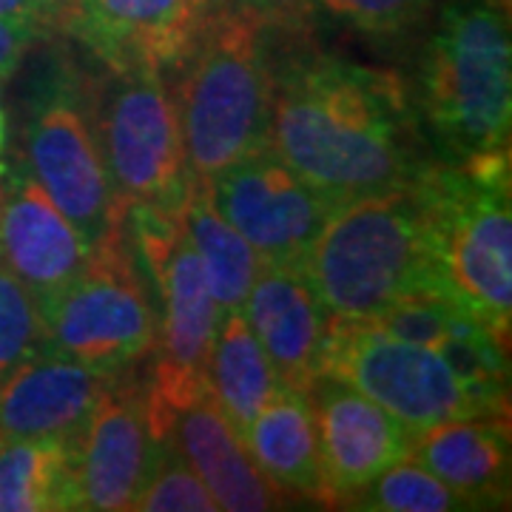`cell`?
Listing matches in <instances>:
<instances>
[{
  "mask_svg": "<svg viewBox=\"0 0 512 512\" xmlns=\"http://www.w3.org/2000/svg\"><path fill=\"white\" fill-rule=\"evenodd\" d=\"M268 146L333 202L410 188L430 165L402 80L319 52L274 60Z\"/></svg>",
  "mask_w": 512,
  "mask_h": 512,
  "instance_id": "1",
  "label": "cell"
},
{
  "mask_svg": "<svg viewBox=\"0 0 512 512\" xmlns=\"http://www.w3.org/2000/svg\"><path fill=\"white\" fill-rule=\"evenodd\" d=\"M413 194L427 242L430 288L510 342V148L461 163H430L413 183Z\"/></svg>",
  "mask_w": 512,
  "mask_h": 512,
  "instance_id": "2",
  "label": "cell"
},
{
  "mask_svg": "<svg viewBox=\"0 0 512 512\" xmlns=\"http://www.w3.org/2000/svg\"><path fill=\"white\" fill-rule=\"evenodd\" d=\"M262 18L208 6L180 66L177 92L185 157L194 180H214L256 148L268 146L274 97V46Z\"/></svg>",
  "mask_w": 512,
  "mask_h": 512,
  "instance_id": "3",
  "label": "cell"
},
{
  "mask_svg": "<svg viewBox=\"0 0 512 512\" xmlns=\"http://www.w3.org/2000/svg\"><path fill=\"white\" fill-rule=\"evenodd\" d=\"M328 319H373L430 288V259L413 185L336 202L299 259Z\"/></svg>",
  "mask_w": 512,
  "mask_h": 512,
  "instance_id": "4",
  "label": "cell"
},
{
  "mask_svg": "<svg viewBox=\"0 0 512 512\" xmlns=\"http://www.w3.org/2000/svg\"><path fill=\"white\" fill-rule=\"evenodd\" d=\"M419 103L453 163L510 148V23L495 3L444 15L421 60Z\"/></svg>",
  "mask_w": 512,
  "mask_h": 512,
  "instance_id": "5",
  "label": "cell"
},
{
  "mask_svg": "<svg viewBox=\"0 0 512 512\" xmlns=\"http://www.w3.org/2000/svg\"><path fill=\"white\" fill-rule=\"evenodd\" d=\"M126 225L143 259L157 308V362L148 376V404L160 436L168 439V419L177 407L200 399L208 387L220 305L208 288L202 262L185 231L183 208H128Z\"/></svg>",
  "mask_w": 512,
  "mask_h": 512,
  "instance_id": "6",
  "label": "cell"
},
{
  "mask_svg": "<svg viewBox=\"0 0 512 512\" xmlns=\"http://www.w3.org/2000/svg\"><path fill=\"white\" fill-rule=\"evenodd\" d=\"M46 345L103 376L137 370L157 350V305L128 225L94 242L80 274L40 302Z\"/></svg>",
  "mask_w": 512,
  "mask_h": 512,
  "instance_id": "7",
  "label": "cell"
},
{
  "mask_svg": "<svg viewBox=\"0 0 512 512\" xmlns=\"http://www.w3.org/2000/svg\"><path fill=\"white\" fill-rule=\"evenodd\" d=\"M92 120L120 208L180 211L194 177L163 74L111 72L92 92Z\"/></svg>",
  "mask_w": 512,
  "mask_h": 512,
  "instance_id": "8",
  "label": "cell"
},
{
  "mask_svg": "<svg viewBox=\"0 0 512 512\" xmlns=\"http://www.w3.org/2000/svg\"><path fill=\"white\" fill-rule=\"evenodd\" d=\"M319 376L350 384L410 436L441 421L487 416L439 350L399 339L370 319H328Z\"/></svg>",
  "mask_w": 512,
  "mask_h": 512,
  "instance_id": "9",
  "label": "cell"
},
{
  "mask_svg": "<svg viewBox=\"0 0 512 512\" xmlns=\"http://www.w3.org/2000/svg\"><path fill=\"white\" fill-rule=\"evenodd\" d=\"M23 143L26 171L89 245L126 222L97 143L92 92L72 66H57L37 92Z\"/></svg>",
  "mask_w": 512,
  "mask_h": 512,
  "instance_id": "10",
  "label": "cell"
},
{
  "mask_svg": "<svg viewBox=\"0 0 512 512\" xmlns=\"http://www.w3.org/2000/svg\"><path fill=\"white\" fill-rule=\"evenodd\" d=\"M165 444L148 404V382L134 370L109 376L72 439L74 510H131Z\"/></svg>",
  "mask_w": 512,
  "mask_h": 512,
  "instance_id": "11",
  "label": "cell"
},
{
  "mask_svg": "<svg viewBox=\"0 0 512 512\" xmlns=\"http://www.w3.org/2000/svg\"><path fill=\"white\" fill-rule=\"evenodd\" d=\"M208 183L220 214L259 262H299L336 205L271 146L256 148Z\"/></svg>",
  "mask_w": 512,
  "mask_h": 512,
  "instance_id": "12",
  "label": "cell"
},
{
  "mask_svg": "<svg viewBox=\"0 0 512 512\" xmlns=\"http://www.w3.org/2000/svg\"><path fill=\"white\" fill-rule=\"evenodd\" d=\"M319 436V461L328 507H345L373 478L407 456L402 421L350 384L319 376L308 390Z\"/></svg>",
  "mask_w": 512,
  "mask_h": 512,
  "instance_id": "13",
  "label": "cell"
},
{
  "mask_svg": "<svg viewBox=\"0 0 512 512\" xmlns=\"http://www.w3.org/2000/svg\"><path fill=\"white\" fill-rule=\"evenodd\" d=\"M208 0H69L66 23L109 72L174 69L191 49Z\"/></svg>",
  "mask_w": 512,
  "mask_h": 512,
  "instance_id": "14",
  "label": "cell"
},
{
  "mask_svg": "<svg viewBox=\"0 0 512 512\" xmlns=\"http://www.w3.org/2000/svg\"><path fill=\"white\" fill-rule=\"evenodd\" d=\"M242 316L265 348L282 387L308 393L319 379L328 313L299 262H259Z\"/></svg>",
  "mask_w": 512,
  "mask_h": 512,
  "instance_id": "15",
  "label": "cell"
},
{
  "mask_svg": "<svg viewBox=\"0 0 512 512\" xmlns=\"http://www.w3.org/2000/svg\"><path fill=\"white\" fill-rule=\"evenodd\" d=\"M106 382L109 376L72 356L40 348L0 382V441H72Z\"/></svg>",
  "mask_w": 512,
  "mask_h": 512,
  "instance_id": "16",
  "label": "cell"
},
{
  "mask_svg": "<svg viewBox=\"0 0 512 512\" xmlns=\"http://www.w3.org/2000/svg\"><path fill=\"white\" fill-rule=\"evenodd\" d=\"M92 245L23 168L3 180L0 259L29 285L37 302L55 296L80 274Z\"/></svg>",
  "mask_w": 512,
  "mask_h": 512,
  "instance_id": "17",
  "label": "cell"
},
{
  "mask_svg": "<svg viewBox=\"0 0 512 512\" xmlns=\"http://www.w3.org/2000/svg\"><path fill=\"white\" fill-rule=\"evenodd\" d=\"M168 441L205 484L217 510L262 512L285 507L288 498L259 473L245 441L225 419L211 390L171 413Z\"/></svg>",
  "mask_w": 512,
  "mask_h": 512,
  "instance_id": "18",
  "label": "cell"
},
{
  "mask_svg": "<svg viewBox=\"0 0 512 512\" xmlns=\"http://www.w3.org/2000/svg\"><path fill=\"white\" fill-rule=\"evenodd\" d=\"M407 456L427 467L467 510L510 501V419H453L424 427L407 441Z\"/></svg>",
  "mask_w": 512,
  "mask_h": 512,
  "instance_id": "19",
  "label": "cell"
},
{
  "mask_svg": "<svg viewBox=\"0 0 512 512\" xmlns=\"http://www.w3.org/2000/svg\"><path fill=\"white\" fill-rule=\"evenodd\" d=\"M242 441L259 473L285 498H311L328 507L308 393L279 384L274 396L256 413Z\"/></svg>",
  "mask_w": 512,
  "mask_h": 512,
  "instance_id": "20",
  "label": "cell"
},
{
  "mask_svg": "<svg viewBox=\"0 0 512 512\" xmlns=\"http://www.w3.org/2000/svg\"><path fill=\"white\" fill-rule=\"evenodd\" d=\"M208 387L225 419L245 439L251 421L279 387L276 370L256 333L245 322L242 308L220 311L214 350L208 362Z\"/></svg>",
  "mask_w": 512,
  "mask_h": 512,
  "instance_id": "21",
  "label": "cell"
},
{
  "mask_svg": "<svg viewBox=\"0 0 512 512\" xmlns=\"http://www.w3.org/2000/svg\"><path fill=\"white\" fill-rule=\"evenodd\" d=\"M183 220L220 311L242 308L259 271V256L237 228L222 217L208 180H191Z\"/></svg>",
  "mask_w": 512,
  "mask_h": 512,
  "instance_id": "22",
  "label": "cell"
},
{
  "mask_svg": "<svg viewBox=\"0 0 512 512\" xmlns=\"http://www.w3.org/2000/svg\"><path fill=\"white\" fill-rule=\"evenodd\" d=\"M74 510L72 441H0V512Z\"/></svg>",
  "mask_w": 512,
  "mask_h": 512,
  "instance_id": "23",
  "label": "cell"
},
{
  "mask_svg": "<svg viewBox=\"0 0 512 512\" xmlns=\"http://www.w3.org/2000/svg\"><path fill=\"white\" fill-rule=\"evenodd\" d=\"M345 507L373 512H450L467 510L447 484H441L416 458L404 456L356 493Z\"/></svg>",
  "mask_w": 512,
  "mask_h": 512,
  "instance_id": "24",
  "label": "cell"
},
{
  "mask_svg": "<svg viewBox=\"0 0 512 512\" xmlns=\"http://www.w3.org/2000/svg\"><path fill=\"white\" fill-rule=\"evenodd\" d=\"M40 348H46L40 302L0 259V382Z\"/></svg>",
  "mask_w": 512,
  "mask_h": 512,
  "instance_id": "25",
  "label": "cell"
},
{
  "mask_svg": "<svg viewBox=\"0 0 512 512\" xmlns=\"http://www.w3.org/2000/svg\"><path fill=\"white\" fill-rule=\"evenodd\" d=\"M131 510L140 512H214L217 501L205 490L197 473L168 441L157 458L143 490L131 501Z\"/></svg>",
  "mask_w": 512,
  "mask_h": 512,
  "instance_id": "26",
  "label": "cell"
},
{
  "mask_svg": "<svg viewBox=\"0 0 512 512\" xmlns=\"http://www.w3.org/2000/svg\"><path fill=\"white\" fill-rule=\"evenodd\" d=\"M330 15L348 20L367 35H399L419 26L430 0H316Z\"/></svg>",
  "mask_w": 512,
  "mask_h": 512,
  "instance_id": "27",
  "label": "cell"
},
{
  "mask_svg": "<svg viewBox=\"0 0 512 512\" xmlns=\"http://www.w3.org/2000/svg\"><path fill=\"white\" fill-rule=\"evenodd\" d=\"M52 35V26L32 23V20H0V83L18 72L20 63Z\"/></svg>",
  "mask_w": 512,
  "mask_h": 512,
  "instance_id": "28",
  "label": "cell"
},
{
  "mask_svg": "<svg viewBox=\"0 0 512 512\" xmlns=\"http://www.w3.org/2000/svg\"><path fill=\"white\" fill-rule=\"evenodd\" d=\"M208 6L242 9L262 18L268 26H302L313 12L316 0H208Z\"/></svg>",
  "mask_w": 512,
  "mask_h": 512,
  "instance_id": "29",
  "label": "cell"
},
{
  "mask_svg": "<svg viewBox=\"0 0 512 512\" xmlns=\"http://www.w3.org/2000/svg\"><path fill=\"white\" fill-rule=\"evenodd\" d=\"M69 15V0H0V20H32L43 26H60Z\"/></svg>",
  "mask_w": 512,
  "mask_h": 512,
  "instance_id": "30",
  "label": "cell"
},
{
  "mask_svg": "<svg viewBox=\"0 0 512 512\" xmlns=\"http://www.w3.org/2000/svg\"><path fill=\"white\" fill-rule=\"evenodd\" d=\"M3 143H6V117L0 111V154H3Z\"/></svg>",
  "mask_w": 512,
  "mask_h": 512,
  "instance_id": "31",
  "label": "cell"
},
{
  "mask_svg": "<svg viewBox=\"0 0 512 512\" xmlns=\"http://www.w3.org/2000/svg\"><path fill=\"white\" fill-rule=\"evenodd\" d=\"M0 205H3V171H0Z\"/></svg>",
  "mask_w": 512,
  "mask_h": 512,
  "instance_id": "32",
  "label": "cell"
}]
</instances>
